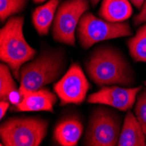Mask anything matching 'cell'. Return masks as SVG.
Segmentation results:
<instances>
[{"instance_id": "cell-7", "label": "cell", "mask_w": 146, "mask_h": 146, "mask_svg": "<svg viewBox=\"0 0 146 146\" xmlns=\"http://www.w3.org/2000/svg\"><path fill=\"white\" fill-rule=\"evenodd\" d=\"M88 9V0H66L60 5L52 28L54 40L74 46L75 30L82 17Z\"/></svg>"}, {"instance_id": "cell-10", "label": "cell", "mask_w": 146, "mask_h": 146, "mask_svg": "<svg viewBox=\"0 0 146 146\" xmlns=\"http://www.w3.org/2000/svg\"><path fill=\"white\" fill-rule=\"evenodd\" d=\"M57 95L44 87L25 94L20 102L15 105V110L20 112H52L54 106L57 102Z\"/></svg>"}, {"instance_id": "cell-13", "label": "cell", "mask_w": 146, "mask_h": 146, "mask_svg": "<svg viewBox=\"0 0 146 146\" xmlns=\"http://www.w3.org/2000/svg\"><path fill=\"white\" fill-rule=\"evenodd\" d=\"M129 0H102L99 15L110 22H123L132 15Z\"/></svg>"}, {"instance_id": "cell-3", "label": "cell", "mask_w": 146, "mask_h": 146, "mask_svg": "<svg viewBox=\"0 0 146 146\" xmlns=\"http://www.w3.org/2000/svg\"><path fill=\"white\" fill-rule=\"evenodd\" d=\"M24 21L22 16H12L0 31V59L9 66L13 75L19 80L24 64L36 54V50L24 37Z\"/></svg>"}, {"instance_id": "cell-4", "label": "cell", "mask_w": 146, "mask_h": 146, "mask_svg": "<svg viewBox=\"0 0 146 146\" xmlns=\"http://www.w3.org/2000/svg\"><path fill=\"white\" fill-rule=\"evenodd\" d=\"M47 121L38 117H11L0 127V137L5 146H38L46 136Z\"/></svg>"}, {"instance_id": "cell-1", "label": "cell", "mask_w": 146, "mask_h": 146, "mask_svg": "<svg viewBox=\"0 0 146 146\" xmlns=\"http://www.w3.org/2000/svg\"><path fill=\"white\" fill-rule=\"evenodd\" d=\"M89 78L100 87L135 83L136 74L127 59L118 49L105 46L96 49L86 62Z\"/></svg>"}, {"instance_id": "cell-17", "label": "cell", "mask_w": 146, "mask_h": 146, "mask_svg": "<svg viewBox=\"0 0 146 146\" xmlns=\"http://www.w3.org/2000/svg\"><path fill=\"white\" fill-rule=\"evenodd\" d=\"M28 0H0V20L5 22L9 17L19 14L25 10Z\"/></svg>"}, {"instance_id": "cell-19", "label": "cell", "mask_w": 146, "mask_h": 146, "mask_svg": "<svg viewBox=\"0 0 146 146\" xmlns=\"http://www.w3.org/2000/svg\"><path fill=\"white\" fill-rule=\"evenodd\" d=\"M145 22H146V0L141 8V11L133 19V23L135 25H140L141 24Z\"/></svg>"}, {"instance_id": "cell-16", "label": "cell", "mask_w": 146, "mask_h": 146, "mask_svg": "<svg viewBox=\"0 0 146 146\" xmlns=\"http://www.w3.org/2000/svg\"><path fill=\"white\" fill-rule=\"evenodd\" d=\"M128 48L131 58L136 62H146V24L128 40Z\"/></svg>"}, {"instance_id": "cell-12", "label": "cell", "mask_w": 146, "mask_h": 146, "mask_svg": "<svg viewBox=\"0 0 146 146\" xmlns=\"http://www.w3.org/2000/svg\"><path fill=\"white\" fill-rule=\"evenodd\" d=\"M118 146H143L146 145L144 132L137 119L130 111H128L121 129Z\"/></svg>"}, {"instance_id": "cell-15", "label": "cell", "mask_w": 146, "mask_h": 146, "mask_svg": "<svg viewBox=\"0 0 146 146\" xmlns=\"http://www.w3.org/2000/svg\"><path fill=\"white\" fill-rule=\"evenodd\" d=\"M10 69L8 65L3 63L0 65V100L16 105L20 102L21 97Z\"/></svg>"}, {"instance_id": "cell-8", "label": "cell", "mask_w": 146, "mask_h": 146, "mask_svg": "<svg viewBox=\"0 0 146 146\" xmlns=\"http://www.w3.org/2000/svg\"><path fill=\"white\" fill-rule=\"evenodd\" d=\"M89 88L90 84L81 66L74 63L54 84V90L62 105L80 104L85 100Z\"/></svg>"}, {"instance_id": "cell-23", "label": "cell", "mask_w": 146, "mask_h": 146, "mask_svg": "<svg viewBox=\"0 0 146 146\" xmlns=\"http://www.w3.org/2000/svg\"><path fill=\"white\" fill-rule=\"evenodd\" d=\"M44 1H46V0H33V2H34V3H36V4L42 3V2H44Z\"/></svg>"}, {"instance_id": "cell-5", "label": "cell", "mask_w": 146, "mask_h": 146, "mask_svg": "<svg viewBox=\"0 0 146 146\" xmlns=\"http://www.w3.org/2000/svg\"><path fill=\"white\" fill-rule=\"evenodd\" d=\"M77 34L82 47L88 49L103 40L129 36L132 30L128 23L110 22L98 19L90 12H85L79 22Z\"/></svg>"}, {"instance_id": "cell-20", "label": "cell", "mask_w": 146, "mask_h": 146, "mask_svg": "<svg viewBox=\"0 0 146 146\" xmlns=\"http://www.w3.org/2000/svg\"><path fill=\"white\" fill-rule=\"evenodd\" d=\"M9 106H10V102L1 100V102H0V119H3L5 117L7 110L9 109Z\"/></svg>"}, {"instance_id": "cell-24", "label": "cell", "mask_w": 146, "mask_h": 146, "mask_svg": "<svg viewBox=\"0 0 146 146\" xmlns=\"http://www.w3.org/2000/svg\"><path fill=\"white\" fill-rule=\"evenodd\" d=\"M145 86H146V82H145Z\"/></svg>"}, {"instance_id": "cell-22", "label": "cell", "mask_w": 146, "mask_h": 146, "mask_svg": "<svg viewBox=\"0 0 146 146\" xmlns=\"http://www.w3.org/2000/svg\"><path fill=\"white\" fill-rule=\"evenodd\" d=\"M89 1L91 2V4L94 5V6H96L99 2H100V0H89Z\"/></svg>"}, {"instance_id": "cell-14", "label": "cell", "mask_w": 146, "mask_h": 146, "mask_svg": "<svg viewBox=\"0 0 146 146\" xmlns=\"http://www.w3.org/2000/svg\"><path fill=\"white\" fill-rule=\"evenodd\" d=\"M60 0H49L45 5L37 7L32 15V20L35 30L39 36L47 35L54 15L60 5Z\"/></svg>"}, {"instance_id": "cell-9", "label": "cell", "mask_w": 146, "mask_h": 146, "mask_svg": "<svg viewBox=\"0 0 146 146\" xmlns=\"http://www.w3.org/2000/svg\"><path fill=\"white\" fill-rule=\"evenodd\" d=\"M142 87L122 88L118 86L103 87L88 98L89 103H98L113 107L121 111H128L133 107Z\"/></svg>"}, {"instance_id": "cell-2", "label": "cell", "mask_w": 146, "mask_h": 146, "mask_svg": "<svg viewBox=\"0 0 146 146\" xmlns=\"http://www.w3.org/2000/svg\"><path fill=\"white\" fill-rule=\"evenodd\" d=\"M66 68V57L61 50H46L20 69L19 88L22 98L27 93L40 89L56 82Z\"/></svg>"}, {"instance_id": "cell-6", "label": "cell", "mask_w": 146, "mask_h": 146, "mask_svg": "<svg viewBox=\"0 0 146 146\" xmlns=\"http://www.w3.org/2000/svg\"><path fill=\"white\" fill-rule=\"evenodd\" d=\"M121 129L120 115L106 107H98L95 109L89 118L84 144L89 146L117 145Z\"/></svg>"}, {"instance_id": "cell-18", "label": "cell", "mask_w": 146, "mask_h": 146, "mask_svg": "<svg viewBox=\"0 0 146 146\" xmlns=\"http://www.w3.org/2000/svg\"><path fill=\"white\" fill-rule=\"evenodd\" d=\"M135 114L146 137V89L142 90L137 97Z\"/></svg>"}, {"instance_id": "cell-21", "label": "cell", "mask_w": 146, "mask_h": 146, "mask_svg": "<svg viewBox=\"0 0 146 146\" xmlns=\"http://www.w3.org/2000/svg\"><path fill=\"white\" fill-rule=\"evenodd\" d=\"M129 1L132 3V5H134V6L137 9H141L143 3L145 2V0H129Z\"/></svg>"}, {"instance_id": "cell-11", "label": "cell", "mask_w": 146, "mask_h": 146, "mask_svg": "<svg viewBox=\"0 0 146 146\" xmlns=\"http://www.w3.org/2000/svg\"><path fill=\"white\" fill-rule=\"evenodd\" d=\"M82 123L77 117H68L56 125L54 138L60 145L75 146L82 135Z\"/></svg>"}]
</instances>
